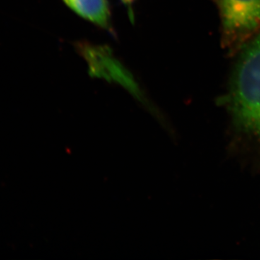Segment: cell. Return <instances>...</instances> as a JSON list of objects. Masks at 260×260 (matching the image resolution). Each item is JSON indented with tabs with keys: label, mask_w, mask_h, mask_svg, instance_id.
Returning a JSON list of instances; mask_svg holds the SVG:
<instances>
[{
	"label": "cell",
	"mask_w": 260,
	"mask_h": 260,
	"mask_svg": "<svg viewBox=\"0 0 260 260\" xmlns=\"http://www.w3.org/2000/svg\"><path fill=\"white\" fill-rule=\"evenodd\" d=\"M227 104L236 129L260 139V32L239 57Z\"/></svg>",
	"instance_id": "6da1fadb"
},
{
	"label": "cell",
	"mask_w": 260,
	"mask_h": 260,
	"mask_svg": "<svg viewBox=\"0 0 260 260\" xmlns=\"http://www.w3.org/2000/svg\"><path fill=\"white\" fill-rule=\"evenodd\" d=\"M222 23V42L229 52L245 47L260 32V0H216Z\"/></svg>",
	"instance_id": "7a4b0ae2"
},
{
	"label": "cell",
	"mask_w": 260,
	"mask_h": 260,
	"mask_svg": "<svg viewBox=\"0 0 260 260\" xmlns=\"http://www.w3.org/2000/svg\"><path fill=\"white\" fill-rule=\"evenodd\" d=\"M78 51L85 58L93 75L120 84L140 102L147 104L148 99L129 71L113 56L108 48L79 43Z\"/></svg>",
	"instance_id": "3957f363"
},
{
	"label": "cell",
	"mask_w": 260,
	"mask_h": 260,
	"mask_svg": "<svg viewBox=\"0 0 260 260\" xmlns=\"http://www.w3.org/2000/svg\"><path fill=\"white\" fill-rule=\"evenodd\" d=\"M64 5L80 18L98 28L115 35L109 0H62Z\"/></svg>",
	"instance_id": "277c9868"
},
{
	"label": "cell",
	"mask_w": 260,
	"mask_h": 260,
	"mask_svg": "<svg viewBox=\"0 0 260 260\" xmlns=\"http://www.w3.org/2000/svg\"><path fill=\"white\" fill-rule=\"evenodd\" d=\"M120 1L131 11L132 7L137 0H120Z\"/></svg>",
	"instance_id": "5b68a950"
}]
</instances>
